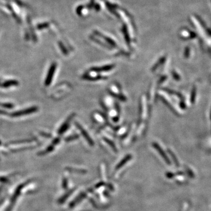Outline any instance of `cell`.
<instances>
[{
  "label": "cell",
  "mask_w": 211,
  "mask_h": 211,
  "mask_svg": "<svg viewBox=\"0 0 211 211\" xmlns=\"http://www.w3.org/2000/svg\"><path fill=\"white\" fill-rule=\"evenodd\" d=\"M56 64L55 63H53L49 69L48 75L46 76L45 82L46 86H48L51 83V82L52 80L53 76L55 70H56Z\"/></svg>",
  "instance_id": "1"
},
{
  "label": "cell",
  "mask_w": 211,
  "mask_h": 211,
  "mask_svg": "<svg viewBox=\"0 0 211 211\" xmlns=\"http://www.w3.org/2000/svg\"><path fill=\"white\" fill-rule=\"evenodd\" d=\"M75 124L76 126V127H77V128L81 131V133L82 134L83 137L86 138V141L88 142V143L91 146H93V145H94V142H93V141L92 140V139L91 138L90 136H89V135L88 134V133H87V131H86L82 127V126L80 124H79L78 123L76 122Z\"/></svg>",
  "instance_id": "2"
},
{
  "label": "cell",
  "mask_w": 211,
  "mask_h": 211,
  "mask_svg": "<svg viewBox=\"0 0 211 211\" xmlns=\"http://www.w3.org/2000/svg\"><path fill=\"white\" fill-rule=\"evenodd\" d=\"M37 110V107H31L28 109H25L24 110H21L20 112H17L14 113H13L11 114L12 116L13 117H18V116H21L23 115H27V114H29L30 113H34L35 112H36Z\"/></svg>",
  "instance_id": "3"
},
{
  "label": "cell",
  "mask_w": 211,
  "mask_h": 211,
  "mask_svg": "<svg viewBox=\"0 0 211 211\" xmlns=\"http://www.w3.org/2000/svg\"><path fill=\"white\" fill-rule=\"evenodd\" d=\"M114 65H109L102 67H93L91 69V70L94 72H107L114 68Z\"/></svg>",
  "instance_id": "4"
},
{
  "label": "cell",
  "mask_w": 211,
  "mask_h": 211,
  "mask_svg": "<svg viewBox=\"0 0 211 211\" xmlns=\"http://www.w3.org/2000/svg\"><path fill=\"white\" fill-rule=\"evenodd\" d=\"M74 115H75V114H72L70 116H69V118L66 120V121L62 124V126L60 127V128H59V131H58V133H59V134H63V133L68 129V127H69V123H70V122L71 120L72 119L73 117L74 116Z\"/></svg>",
  "instance_id": "5"
},
{
  "label": "cell",
  "mask_w": 211,
  "mask_h": 211,
  "mask_svg": "<svg viewBox=\"0 0 211 211\" xmlns=\"http://www.w3.org/2000/svg\"><path fill=\"white\" fill-rule=\"evenodd\" d=\"M86 194L84 193V192H83V193L80 194V195H79L77 196L74 200H73L72 202L70 204V205H69L70 208H73L74 206H75L77 204H79L80 202H81V201L83 200L84 198H86Z\"/></svg>",
  "instance_id": "6"
},
{
  "label": "cell",
  "mask_w": 211,
  "mask_h": 211,
  "mask_svg": "<svg viewBox=\"0 0 211 211\" xmlns=\"http://www.w3.org/2000/svg\"><path fill=\"white\" fill-rule=\"evenodd\" d=\"M131 158H132V156L131 154H128L126 156H125L124 158H123L121 161L117 165V166H116V170H118L120 169L122 166H124L126 164V163H127V162H128Z\"/></svg>",
  "instance_id": "7"
},
{
  "label": "cell",
  "mask_w": 211,
  "mask_h": 211,
  "mask_svg": "<svg viewBox=\"0 0 211 211\" xmlns=\"http://www.w3.org/2000/svg\"><path fill=\"white\" fill-rule=\"evenodd\" d=\"M152 146L158 151V152L161 154V156L163 157V158H164V159L166 160V163H170V161H169V159H168V158H167V157L166 156V154H165V152L163 151V150H162V148L159 147V145H158V144L156 143H154L152 144Z\"/></svg>",
  "instance_id": "8"
},
{
  "label": "cell",
  "mask_w": 211,
  "mask_h": 211,
  "mask_svg": "<svg viewBox=\"0 0 211 211\" xmlns=\"http://www.w3.org/2000/svg\"><path fill=\"white\" fill-rule=\"evenodd\" d=\"M83 79H86L88 80H98L102 79H105L106 77L101 76L100 75L95 76H91L89 75H84L83 76Z\"/></svg>",
  "instance_id": "9"
},
{
  "label": "cell",
  "mask_w": 211,
  "mask_h": 211,
  "mask_svg": "<svg viewBox=\"0 0 211 211\" xmlns=\"http://www.w3.org/2000/svg\"><path fill=\"white\" fill-rule=\"evenodd\" d=\"M74 190H75V189H72L70 190L67 193H66L63 196H62V198H60V199H59V201H58V202H59V204H63V203H64L65 201L66 200L68 199V198L69 197V196H70V195L72 194V193L73 192Z\"/></svg>",
  "instance_id": "10"
},
{
  "label": "cell",
  "mask_w": 211,
  "mask_h": 211,
  "mask_svg": "<svg viewBox=\"0 0 211 211\" xmlns=\"http://www.w3.org/2000/svg\"><path fill=\"white\" fill-rule=\"evenodd\" d=\"M66 170L72 173H81V174H84L87 173V171L83 169H77V168H71V167H68L66 168Z\"/></svg>",
  "instance_id": "11"
},
{
  "label": "cell",
  "mask_w": 211,
  "mask_h": 211,
  "mask_svg": "<svg viewBox=\"0 0 211 211\" xmlns=\"http://www.w3.org/2000/svg\"><path fill=\"white\" fill-rule=\"evenodd\" d=\"M103 139H104V140H105L106 143L110 145V147L113 149V151H114L115 152H117V151H117V148H116V147L115 145V144L112 141H111L110 139H109L107 138H106V137H104Z\"/></svg>",
  "instance_id": "12"
},
{
  "label": "cell",
  "mask_w": 211,
  "mask_h": 211,
  "mask_svg": "<svg viewBox=\"0 0 211 211\" xmlns=\"http://www.w3.org/2000/svg\"><path fill=\"white\" fill-rule=\"evenodd\" d=\"M110 93L112 95H113V96L116 97V98H117L119 99H120L121 101H126V98L123 96L122 95H118V94H116L114 91H110Z\"/></svg>",
  "instance_id": "13"
},
{
  "label": "cell",
  "mask_w": 211,
  "mask_h": 211,
  "mask_svg": "<svg viewBox=\"0 0 211 211\" xmlns=\"http://www.w3.org/2000/svg\"><path fill=\"white\" fill-rule=\"evenodd\" d=\"M17 83H18L17 82H16V81L10 80V81H7V82L4 83V84L2 86L4 88H7V87L13 86V85H16Z\"/></svg>",
  "instance_id": "14"
},
{
  "label": "cell",
  "mask_w": 211,
  "mask_h": 211,
  "mask_svg": "<svg viewBox=\"0 0 211 211\" xmlns=\"http://www.w3.org/2000/svg\"><path fill=\"white\" fill-rule=\"evenodd\" d=\"M79 137V136L78 134H76V135L69 137L65 139V141H73V140H76V139H77Z\"/></svg>",
  "instance_id": "15"
},
{
  "label": "cell",
  "mask_w": 211,
  "mask_h": 211,
  "mask_svg": "<svg viewBox=\"0 0 211 211\" xmlns=\"http://www.w3.org/2000/svg\"><path fill=\"white\" fill-rule=\"evenodd\" d=\"M62 187H63V188L64 189H66L68 188V180L66 178H63V181H62Z\"/></svg>",
  "instance_id": "16"
},
{
  "label": "cell",
  "mask_w": 211,
  "mask_h": 211,
  "mask_svg": "<svg viewBox=\"0 0 211 211\" xmlns=\"http://www.w3.org/2000/svg\"><path fill=\"white\" fill-rule=\"evenodd\" d=\"M105 185V183L104 182H99L98 184L96 185L95 188H100L102 186H104Z\"/></svg>",
  "instance_id": "17"
},
{
  "label": "cell",
  "mask_w": 211,
  "mask_h": 211,
  "mask_svg": "<svg viewBox=\"0 0 211 211\" xmlns=\"http://www.w3.org/2000/svg\"><path fill=\"white\" fill-rule=\"evenodd\" d=\"M108 187H109V189H110L111 190H114V187H113V185H111V184H109L108 185Z\"/></svg>",
  "instance_id": "18"
}]
</instances>
